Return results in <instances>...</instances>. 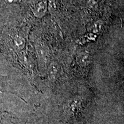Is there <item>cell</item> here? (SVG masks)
Segmentation results:
<instances>
[{
	"mask_svg": "<svg viewBox=\"0 0 124 124\" xmlns=\"http://www.w3.org/2000/svg\"><path fill=\"white\" fill-rule=\"evenodd\" d=\"M14 44L17 48H21L24 46V39L19 36L16 37L14 39Z\"/></svg>",
	"mask_w": 124,
	"mask_h": 124,
	"instance_id": "cell-1",
	"label": "cell"
},
{
	"mask_svg": "<svg viewBox=\"0 0 124 124\" xmlns=\"http://www.w3.org/2000/svg\"><path fill=\"white\" fill-rule=\"evenodd\" d=\"M5 1L9 4H13V3L20 2L21 0H5Z\"/></svg>",
	"mask_w": 124,
	"mask_h": 124,
	"instance_id": "cell-2",
	"label": "cell"
}]
</instances>
